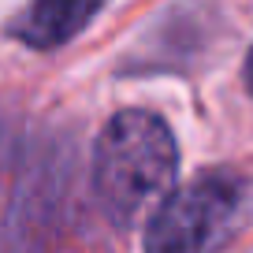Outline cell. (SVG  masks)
Returning <instances> with one entry per match:
<instances>
[{
	"label": "cell",
	"instance_id": "1",
	"mask_svg": "<svg viewBox=\"0 0 253 253\" xmlns=\"http://www.w3.org/2000/svg\"><path fill=\"white\" fill-rule=\"evenodd\" d=\"M179 153L168 123L153 112L126 108L104 123L93 145V186L108 212L138 220L171 190Z\"/></svg>",
	"mask_w": 253,
	"mask_h": 253
},
{
	"label": "cell",
	"instance_id": "2",
	"mask_svg": "<svg viewBox=\"0 0 253 253\" xmlns=\"http://www.w3.org/2000/svg\"><path fill=\"white\" fill-rule=\"evenodd\" d=\"M246 182L209 171L168 190L145 223V253H220L246 216Z\"/></svg>",
	"mask_w": 253,
	"mask_h": 253
},
{
	"label": "cell",
	"instance_id": "3",
	"mask_svg": "<svg viewBox=\"0 0 253 253\" xmlns=\"http://www.w3.org/2000/svg\"><path fill=\"white\" fill-rule=\"evenodd\" d=\"M108 0H34L19 23V38L34 48H56L71 41Z\"/></svg>",
	"mask_w": 253,
	"mask_h": 253
},
{
	"label": "cell",
	"instance_id": "4",
	"mask_svg": "<svg viewBox=\"0 0 253 253\" xmlns=\"http://www.w3.org/2000/svg\"><path fill=\"white\" fill-rule=\"evenodd\" d=\"M246 82H250V89H253V48H250V60H246Z\"/></svg>",
	"mask_w": 253,
	"mask_h": 253
}]
</instances>
